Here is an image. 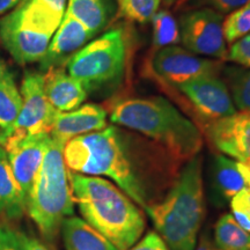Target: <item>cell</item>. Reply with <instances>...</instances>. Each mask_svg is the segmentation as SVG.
<instances>
[{
  "label": "cell",
  "instance_id": "8992f818",
  "mask_svg": "<svg viewBox=\"0 0 250 250\" xmlns=\"http://www.w3.org/2000/svg\"><path fill=\"white\" fill-rule=\"evenodd\" d=\"M126 50L123 29H110L67 62V73L80 81L87 92L116 83L123 76Z\"/></svg>",
  "mask_w": 250,
  "mask_h": 250
},
{
  "label": "cell",
  "instance_id": "83f0119b",
  "mask_svg": "<svg viewBox=\"0 0 250 250\" xmlns=\"http://www.w3.org/2000/svg\"><path fill=\"white\" fill-rule=\"evenodd\" d=\"M230 208L237 224L250 233V187L242 189L230 199Z\"/></svg>",
  "mask_w": 250,
  "mask_h": 250
},
{
  "label": "cell",
  "instance_id": "e575fe53",
  "mask_svg": "<svg viewBox=\"0 0 250 250\" xmlns=\"http://www.w3.org/2000/svg\"><path fill=\"white\" fill-rule=\"evenodd\" d=\"M195 250H212L210 240H208V236H203L199 241V245L197 246V248H195Z\"/></svg>",
  "mask_w": 250,
  "mask_h": 250
},
{
  "label": "cell",
  "instance_id": "ba28073f",
  "mask_svg": "<svg viewBox=\"0 0 250 250\" xmlns=\"http://www.w3.org/2000/svg\"><path fill=\"white\" fill-rule=\"evenodd\" d=\"M180 33L184 48L192 54L226 59L223 14L205 7L189 12L181 18Z\"/></svg>",
  "mask_w": 250,
  "mask_h": 250
},
{
  "label": "cell",
  "instance_id": "ffe728a7",
  "mask_svg": "<svg viewBox=\"0 0 250 250\" xmlns=\"http://www.w3.org/2000/svg\"><path fill=\"white\" fill-rule=\"evenodd\" d=\"M27 212V202L15 180L7 152L0 143V215L18 219Z\"/></svg>",
  "mask_w": 250,
  "mask_h": 250
},
{
  "label": "cell",
  "instance_id": "9c48e42d",
  "mask_svg": "<svg viewBox=\"0 0 250 250\" xmlns=\"http://www.w3.org/2000/svg\"><path fill=\"white\" fill-rule=\"evenodd\" d=\"M152 68L160 79L179 87L202 76L218 74L220 64L212 59L199 57L179 45L159 50L152 61Z\"/></svg>",
  "mask_w": 250,
  "mask_h": 250
},
{
  "label": "cell",
  "instance_id": "52a82bcc",
  "mask_svg": "<svg viewBox=\"0 0 250 250\" xmlns=\"http://www.w3.org/2000/svg\"><path fill=\"white\" fill-rule=\"evenodd\" d=\"M22 107L13 126L0 132V142L7 137H23L49 133L58 110L50 103L44 90V74L28 72L21 85Z\"/></svg>",
  "mask_w": 250,
  "mask_h": 250
},
{
  "label": "cell",
  "instance_id": "8fae6325",
  "mask_svg": "<svg viewBox=\"0 0 250 250\" xmlns=\"http://www.w3.org/2000/svg\"><path fill=\"white\" fill-rule=\"evenodd\" d=\"M52 36L24 26L15 9L0 20V41L21 65L42 61Z\"/></svg>",
  "mask_w": 250,
  "mask_h": 250
},
{
  "label": "cell",
  "instance_id": "9a60e30c",
  "mask_svg": "<svg viewBox=\"0 0 250 250\" xmlns=\"http://www.w3.org/2000/svg\"><path fill=\"white\" fill-rule=\"evenodd\" d=\"M107 126V111L101 105L86 103L72 111H58L50 137L65 145L81 134L103 130Z\"/></svg>",
  "mask_w": 250,
  "mask_h": 250
},
{
  "label": "cell",
  "instance_id": "d6a6232c",
  "mask_svg": "<svg viewBox=\"0 0 250 250\" xmlns=\"http://www.w3.org/2000/svg\"><path fill=\"white\" fill-rule=\"evenodd\" d=\"M19 236H20L21 242L26 250H51L48 246H45L44 243L39 241L37 239H34V237H30L26 235V234L19 232Z\"/></svg>",
  "mask_w": 250,
  "mask_h": 250
},
{
  "label": "cell",
  "instance_id": "2e32d148",
  "mask_svg": "<svg viewBox=\"0 0 250 250\" xmlns=\"http://www.w3.org/2000/svg\"><path fill=\"white\" fill-rule=\"evenodd\" d=\"M211 177L213 195L218 202H230L237 192L250 187V166L226 155H214Z\"/></svg>",
  "mask_w": 250,
  "mask_h": 250
},
{
  "label": "cell",
  "instance_id": "d4e9b609",
  "mask_svg": "<svg viewBox=\"0 0 250 250\" xmlns=\"http://www.w3.org/2000/svg\"><path fill=\"white\" fill-rule=\"evenodd\" d=\"M153 46L161 50L167 46L177 45L181 42L180 24L168 11H158L152 18Z\"/></svg>",
  "mask_w": 250,
  "mask_h": 250
},
{
  "label": "cell",
  "instance_id": "4fadbf2b",
  "mask_svg": "<svg viewBox=\"0 0 250 250\" xmlns=\"http://www.w3.org/2000/svg\"><path fill=\"white\" fill-rule=\"evenodd\" d=\"M208 137L218 151L250 166V111L212 121Z\"/></svg>",
  "mask_w": 250,
  "mask_h": 250
},
{
  "label": "cell",
  "instance_id": "d590c367",
  "mask_svg": "<svg viewBox=\"0 0 250 250\" xmlns=\"http://www.w3.org/2000/svg\"><path fill=\"white\" fill-rule=\"evenodd\" d=\"M6 74H8L7 67H6V64L4 62V61L0 58V79H2Z\"/></svg>",
  "mask_w": 250,
  "mask_h": 250
},
{
  "label": "cell",
  "instance_id": "f1b7e54d",
  "mask_svg": "<svg viewBox=\"0 0 250 250\" xmlns=\"http://www.w3.org/2000/svg\"><path fill=\"white\" fill-rule=\"evenodd\" d=\"M226 59L239 66L250 68V33L230 44Z\"/></svg>",
  "mask_w": 250,
  "mask_h": 250
},
{
  "label": "cell",
  "instance_id": "d6986e66",
  "mask_svg": "<svg viewBox=\"0 0 250 250\" xmlns=\"http://www.w3.org/2000/svg\"><path fill=\"white\" fill-rule=\"evenodd\" d=\"M61 232L66 250H118L101 233L79 217L71 215L62 223Z\"/></svg>",
  "mask_w": 250,
  "mask_h": 250
},
{
  "label": "cell",
  "instance_id": "7a4b0ae2",
  "mask_svg": "<svg viewBox=\"0 0 250 250\" xmlns=\"http://www.w3.org/2000/svg\"><path fill=\"white\" fill-rule=\"evenodd\" d=\"M110 121L155 140L175 158L190 160L202 149L198 127L161 96L120 101L111 109Z\"/></svg>",
  "mask_w": 250,
  "mask_h": 250
},
{
  "label": "cell",
  "instance_id": "4dcf8cb0",
  "mask_svg": "<svg viewBox=\"0 0 250 250\" xmlns=\"http://www.w3.org/2000/svg\"><path fill=\"white\" fill-rule=\"evenodd\" d=\"M0 250H26L19 232L2 224H0Z\"/></svg>",
  "mask_w": 250,
  "mask_h": 250
},
{
  "label": "cell",
  "instance_id": "6da1fadb",
  "mask_svg": "<svg viewBox=\"0 0 250 250\" xmlns=\"http://www.w3.org/2000/svg\"><path fill=\"white\" fill-rule=\"evenodd\" d=\"M73 202L93 228L118 250H127L146 227L143 212L129 196L110 181L68 170Z\"/></svg>",
  "mask_w": 250,
  "mask_h": 250
},
{
  "label": "cell",
  "instance_id": "ac0fdd59",
  "mask_svg": "<svg viewBox=\"0 0 250 250\" xmlns=\"http://www.w3.org/2000/svg\"><path fill=\"white\" fill-rule=\"evenodd\" d=\"M67 0H23L15 9L24 26L54 35L61 24Z\"/></svg>",
  "mask_w": 250,
  "mask_h": 250
},
{
  "label": "cell",
  "instance_id": "f546056e",
  "mask_svg": "<svg viewBox=\"0 0 250 250\" xmlns=\"http://www.w3.org/2000/svg\"><path fill=\"white\" fill-rule=\"evenodd\" d=\"M250 0H195L199 6H204L205 8H211L220 14H229L235 9L242 7Z\"/></svg>",
  "mask_w": 250,
  "mask_h": 250
},
{
  "label": "cell",
  "instance_id": "7c38bea8",
  "mask_svg": "<svg viewBox=\"0 0 250 250\" xmlns=\"http://www.w3.org/2000/svg\"><path fill=\"white\" fill-rule=\"evenodd\" d=\"M203 117L211 121L235 114L232 96L227 85L217 74L202 76L179 86Z\"/></svg>",
  "mask_w": 250,
  "mask_h": 250
},
{
  "label": "cell",
  "instance_id": "e0dca14e",
  "mask_svg": "<svg viewBox=\"0 0 250 250\" xmlns=\"http://www.w3.org/2000/svg\"><path fill=\"white\" fill-rule=\"evenodd\" d=\"M44 90L50 103L61 112L79 108L87 98L83 83L59 67L51 68L44 76Z\"/></svg>",
  "mask_w": 250,
  "mask_h": 250
},
{
  "label": "cell",
  "instance_id": "4316f807",
  "mask_svg": "<svg viewBox=\"0 0 250 250\" xmlns=\"http://www.w3.org/2000/svg\"><path fill=\"white\" fill-rule=\"evenodd\" d=\"M120 13L124 18L139 23H146L159 11L161 0H118Z\"/></svg>",
  "mask_w": 250,
  "mask_h": 250
},
{
  "label": "cell",
  "instance_id": "7402d4cb",
  "mask_svg": "<svg viewBox=\"0 0 250 250\" xmlns=\"http://www.w3.org/2000/svg\"><path fill=\"white\" fill-rule=\"evenodd\" d=\"M22 107V96L12 73L0 79V132L13 126Z\"/></svg>",
  "mask_w": 250,
  "mask_h": 250
},
{
  "label": "cell",
  "instance_id": "8d00e7d4",
  "mask_svg": "<svg viewBox=\"0 0 250 250\" xmlns=\"http://www.w3.org/2000/svg\"><path fill=\"white\" fill-rule=\"evenodd\" d=\"M166 2H167V4H169V2H173V1H175V0H165Z\"/></svg>",
  "mask_w": 250,
  "mask_h": 250
},
{
  "label": "cell",
  "instance_id": "5b68a950",
  "mask_svg": "<svg viewBox=\"0 0 250 250\" xmlns=\"http://www.w3.org/2000/svg\"><path fill=\"white\" fill-rule=\"evenodd\" d=\"M64 146L50 140L27 201V212L45 239L61 232L62 223L73 215L74 202L64 160Z\"/></svg>",
  "mask_w": 250,
  "mask_h": 250
},
{
  "label": "cell",
  "instance_id": "1f68e13d",
  "mask_svg": "<svg viewBox=\"0 0 250 250\" xmlns=\"http://www.w3.org/2000/svg\"><path fill=\"white\" fill-rule=\"evenodd\" d=\"M127 250H170L161 236L155 232H149Z\"/></svg>",
  "mask_w": 250,
  "mask_h": 250
},
{
  "label": "cell",
  "instance_id": "5bb4252c",
  "mask_svg": "<svg viewBox=\"0 0 250 250\" xmlns=\"http://www.w3.org/2000/svg\"><path fill=\"white\" fill-rule=\"evenodd\" d=\"M95 36L80 21L65 12L61 24L50 41L46 54L41 61L42 70L49 71L67 62Z\"/></svg>",
  "mask_w": 250,
  "mask_h": 250
},
{
  "label": "cell",
  "instance_id": "30bf717a",
  "mask_svg": "<svg viewBox=\"0 0 250 250\" xmlns=\"http://www.w3.org/2000/svg\"><path fill=\"white\" fill-rule=\"evenodd\" d=\"M51 137L49 133L23 137H7L1 140L7 152L14 177L28 201L31 188L42 165Z\"/></svg>",
  "mask_w": 250,
  "mask_h": 250
},
{
  "label": "cell",
  "instance_id": "277c9868",
  "mask_svg": "<svg viewBox=\"0 0 250 250\" xmlns=\"http://www.w3.org/2000/svg\"><path fill=\"white\" fill-rule=\"evenodd\" d=\"M145 212L170 250H195L205 217L201 156L190 159L167 196Z\"/></svg>",
  "mask_w": 250,
  "mask_h": 250
},
{
  "label": "cell",
  "instance_id": "836d02e7",
  "mask_svg": "<svg viewBox=\"0 0 250 250\" xmlns=\"http://www.w3.org/2000/svg\"><path fill=\"white\" fill-rule=\"evenodd\" d=\"M23 0H0V15L20 5Z\"/></svg>",
  "mask_w": 250,
  "mask_h": 250
},
{
  "label": "cell",
  "instance_id": "3957f363",
  "mask_svg": "<svg viewBox=\"0 0 250 250\" xmlns=\"http://www.w3.org/2000/svg\"><path fill=\"white\" fill-rule=\"evenodd\" d=\"M64 160L68 169L89 176H107L144 210L149 205L120 132L112 125L74 137L65 144Z\"/></svg>",
  "mask_w": 250,
  "mask_h": 250
},
{
  "label": "cell",
  "instance_id": "44dd1931",
  "mask_svg": "<svg viewBox=\"0 0 250 250\" xmlns=\"http://www.w3.org/2000/svg\"><path fill=\"white\" fill-rule=\"evenodd\" d=\"M110 0H68L66 12L94 35L107 26L111 17Z\"/></svg>",
  "mask_w": 250,
  "mask_h": 250
},
{
  "label": "cell",
  "instance_id": "603a6c76",
  "mask_svg": "<svg viewBox=\"0 0 250 250\" xmlns=\"http://www.w3.org/2000/svg\"><path fill=\"white\" fill-rule=\"evenodd\" d=\"M214 240L220 250H250V233L237 224L232 214H224L217 221Z\"/></svg>",
  "mask_w": 250,
  "mask_h": 250
},
{
  "label": "cell",
  "instance_id": "484cf974",
  "mask_svg": "<svg viewBox=\"0 0 250 250\" xmlns=\"http://www.w3.org/2000/svg\"><path fill=\"white\" fill-rule=\"evenodd\" d=\"M224 33L228 44H233L250 33V1L224 19Z\"/></svg>",
  "mask_w": 250,
  "mask_h": 250
},
{
  "label": "cell",
  "instance_id": "cb8c5ba5",
  "mask_svg": "<svg viewBox=\"0 0 250 250\" xmlns=\"http://www.w3.org/2000/svg\"><path fill=\"white\" fill-rule=\"evenodd\" d=\"M224 76L234 105L241 111H250V68L225 66Z\"/></svg>",
  "mask_w": 250,
  "mask_h": 250
}]
</instances>
